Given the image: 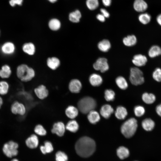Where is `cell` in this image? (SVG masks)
Listing matches in <instances>:
<instances>
[{
	"instance_id": "46",
	"label": "cell",
	"mask_w": 161,
	"mask_h": 161,
	"mask_svg": "<svg viewBox=\"0 0 161 161\" xmlns=\"http://www.w3.org/2000/svg\"><path fill=\"white\" fill-rule=\"evenodd\" d=\"M156 111L157 114L161 117V104L157 106Z\"/></svg>"
},
{
	"instance_id": "17",
	"label": "cell",
	"mask_w": 161,
	"mask_h": 161,
	"mask_svg": "<svg viewBox=\"0 0 161 161\" xmlns=\"http://www.w3.org/2000/svg\"><path fill=\"white\" fill-rule=\"evenodd\" d=\"M115 115L118 119L123 120L124 119L128 114L126 109L122 106H117L115 112Z\"/></svg>"
},
{
	"instance_id": "42",
	"label": "cell",
	"mask_w": 161,
	"mask_h": 161,
	"mask_svg": "<svg viewBox=\"0 0 161 161\" xmlns=\"http://www.w3.org/2000/svg\"><path fill=\"white\" fill-rule=\"evenodd\" d=\"M152 77L157 82L161 81V69L156 68L152 74Z\"/></svg>"
},
{
	"instance_id": "15",
	"label": "cell",
	"mask_w": 161,
	"mask_h": 161,
	"mask_svg": "<svg viewBox=\"0 0 161 161\" xmlns=\"http://www.w3.org/2000/svg\"><path fill=\"white\" fill-rule=\"evenodd\" d=\"M89 81L90 84L94 86H98L102 83L103 80L101 76L96 73H93L90 75L89 78Z\"/></svg>"
},
{
	"instance_id": "23",
	"label": "cell",
	"mask_w": 161,
	"mask_h": 161,
	"mask_svg": "<svg viewBox=\"0 0 161 161\" xmlns=\"http://www.w3.org/2000/svg\"><path fill=\"white\" fill-rule=\"evenodd\" d=\"M117 154L121 159H124L128 157L129 155V151L126 147L121 146L117 150Z\"/></svg>"
},
{
	"instance_id": "36",
	"label": "cell",
	"mask_w": 161,
	"mask_h": 161,
	"mask_svg": "<svg viewBox=\"0 0 161 161\" xmlns=\"http://www.w3.org/2000/svg\"><path fill=\"white\" fill-rule=\"evenodd\" d=\"M9 85L8 83L5 81L0 82V95H3L7 94L9 91Z\"/></svg>"
},
{
	"instance_id": "6",
	"label": "cell",
	"mask_w": 161,
	"mask_h": 161,
	"mask_svg": "<svg viewBox=\"0 0 161 161\" xmlns=\"http://www.w3.org/2000/svg\"><path fill=\"white\" fill-rule=\"evenodd\" d=\"M18 144L13 141H10L5 143L3 147L4 154L7 157L11 158L18 154Z\"/></svg>"
},
{
	"instance_id": "44",
	"label": "cell",
	"mask_w": 161,
	"mask_h": 161,
	"mask_svg": "<svg viewBox=\"0 0 161 161\" xmlns=\"http://www.w3.org/2000/svg\"><path fill=\"white\" fill-rule=\"evenodd\" d=\"M101 14L104 16L106 18H109V16L110 14L108 11L105 9L101 8L100 10Z\"/></svg>"
},
{
	"instance_id": "27",
	"label": "cell",
	"mask_w": 161,
	"mask_h": 161,
	"mask_svg": "<svg viewBox=\"0 0 161 161\" xmlns=\"http://www.w3.org/2000/svg\"><path fill=\"white\" fill-rule=\"evenodd\" d=\"M66 129L69 131L75 133L77 131L79 128L78 123L75 120L69 121L65 126Z\"/></svg>"
},
{
	"instance_id": "48",
	"label": "cell",
	"mask_w": 161,
	"mask_h": 161,
	"mask_svg": "<svg viewBox=\"0 0 161 161\" xmlns=\"http://www.w3.org/2000/svg\"><path fill=\"white\" fill-rule=\"evenodd\" d=\"M156 20L157 23L161 26V14L157 16L156 18Z\"/></svg>"
},
{
	"instance_id": "21",
	"label": "cell",
	"mask_w": 161,
	"mask_h": 161,
	"mask_svg": "<svg viewBox=\"0 0 161 161\" xmlns=\"http://www.w3.org/2000/svg\"><path fill=\"white\" fill-rule=\"evenodd\" d=\"M143 128L145 131H150L152 130L155 126V123L153 120L150 118H146L142 122Z\"/></svg>"
},
{
	"instance_id": "32",
	"label": "cell",
	"mask_w": 161,
	"mask_h": 161,
	"mask_svg": "<svg viewBox=\"0 0 161 161\" xmlns=\"http://www.w3.org/2000/svg\"><path fill=\"white\" fill-rule=\"evenodd\" d=\"M23 51L30 55H33L35 51V48L34 45L31 43L24 44L22 47Z\"/></svg>"
},
{
	"instance_id": "2",
	"label": "cell",
	"mask_w": 161,
	"mask_h": 161,
	"mask_svg": "<svg viewBox=\"0 0 161 161\" xmlns=\"http://www.w3.org/2000/svg\"><path fill=\"white\" fill-rule=\"evenodd\" d=\"M138 126L137 122L134 118H130L122 125L120 131L125 137L129 138L135 133Z\"/></svg>"
},
{
	"instance_id": "25",
	"label": "cell",
	"mask_w": 161,
	"mask_h": 161,
	"mask_svg": "<svg viewBox=\"0 0 161 161\" xmlns=\"http://www.w3.org/2000/svg\"><path fill=\"white\" fill-rule=\"evenodd\" d=\"M48 66L52 70L56 69L60 64V61L59 59L55 57L49 58L47 61Z\"/></svg>"
},
{
	"instance_id": "47",
	"label": "cell",
	"mask_w": 161,
	"mask_h": 161,
	"mask_svg": "<svg viewBox=\"0 0 161 161\" xmlns=\"http://www.w3.org/2000/svg\"><path fill=\"white\" fill-rule=\"evenodd\" d=\"M103 4L106 7L109 6L111 3V0H102Z\"/></svg>"
},
{
	"instance_id": "4",
	"label": "cell",
	"mask_w": 161,
	"mask_h": 161,
	"mask_svg": "<svg viewBox=\"0 0 161 161\" xmlns=\"http://www.w3.org/2000/svg\"><path fill=\"white\" fill-rule=\"evenodd\" d=\"M16 74L17 77L24 82L30 81L35 75V72L33 69L24 64H21L18 67Z\"/></svg>"
},
{
	"instance_id": "39",
	"label": "cell",
	"mask_w": 161,
	"mask_h": 161,
	"mask_svg": "<svg viewBox=\"0 0 161 161\" xmlns=\"http://www.w3.org/2000/svg\"><path fill=\"white\" fill-rule=\"evenodd\" d=\"M134 111L135 115L137 117H141L145 113V109L144 107L140 105L135 106Z\"/></svg>"
},
{
	"instance_id": "31",
	"label": "cell",
	"mask_w": 161,
	"mask_h": 161,
	"mask_svg": "<svg viewBox=\"0 0 161 161\" xmlns=\"http://www.w3.org/2000/svg\"><path fill=\"white\" fill-rule=\"evenodd\" d=\"M11 71L10 66L7 65L3 66L0 70V77L2 78H7L10 77Z\"/></svg>"
},
{
	"instance_id": "30",
	"label": "cell",
	"mask_w": 161,
	"mask_h": 161,
	"mask_svg": "<svg viewBox=\"0 0 161 161\" xmlns=\"http://www.w3.org/2000/svg\"><path fill=\"white\" fill-rule=\"evenodd\" d=\"M81 17V14L80 11L76 10L69 13V19L71 21L76 23L79 22Z\"/></svg>"
},
{
	"instance_id": "20",
	"label": "cell",
	"mask_w": 161,
	"mask_h": 161,
	"mask_svg": "<svg viewBox=\"0 0 161 161\" xmlns=\"http://www.w3.org/2000/svg\"><path fill=\"white\" fill-rule=\"evenodd\" d=\"M65 114L69 118L73 119L78 115V109L74 106H69L65 110Z\"/></svg>"
},
{
	"instance_id": "12",
	"label": "cell",
	"mask_w": 161,
	"mask_h": 161,
	"mask_svg": "<svg viewBox=\"0 0 161 161\" xmlns=\"http://www.w3.org/2000/svg\"><path fill=\"white\" fill-rule=\"evenodd\" d=\"M114 112L113 108L110 105L108 104H106L102 106L100 111L101 115L106 119L110 117Z\"/></svg>"
},
{
	"instance_id": "1",
	"label": "cell",
	"mask_w": 161,
	"mask_h": 161,
	"mask_svg": "<svg viewBox=\"0 0 161 161\" xmlns=\"http://www.w3.org/2000/svg\"><path fill=\"white\" fill-rule=\"evenodd\" d=\"M75 148L77 154L83 157H87L92 155L96 149L95 141L91 138L84 136L76 142Z\"/></svg>"
},
{
	"instance_id": "18",
	"label": "cell",
	"mask_w": 161,
	"mask_h": 161,
	"mask_svg": "<svg viewBox=\"0 0 161 161\" xmlns=\"http://www.w3.org/2000/svg\"><path fill=\"white\" fill-rule=\"evenodd\" d=\"M87 117L89 122L93 124H96L100 120L99 114L97 111L94 110L88 113Z\"/></svg>"
},
{
	"instance_id": "35",
	"label": "cell",
	"mask_w": 161,
	"mask_h": 161,
	"mask_svg": "<svg viewBox=\"0 0 161 161\" xmlns=\"http://www.w3.org/2000/svg\"><path fill=\"white\" fill-rule=\"evenodd\" d=\"M151 19V15L147 13H141L138 16L139 21L143 24L148 23L150 21Z\"/></svg>"
},
{
	"instance_id": "26",
	"label": "cell",
	"mask_w": 161,
	"mask_h": 161,
	"mask_svg": "<svg viewBox=\"0 0 161 161\" xmlns=\"http://www.w3.org/2000/svg\"><path fill=\"white\" fill-rule=\"evenodd\" d=\"M161 55V48L158 45L152 46L148 51V55L149 57L154 58Z\"/></svg>"
},
{
	"instance_id": "19",
	"label": "cell",
	"mask_w": 161,
	"mask_h": 161,
	"mask_svg": "<svg viewBox=\"0 0 161 161\" xmlns=\"http://www.w3.org/2000/svg\"><path fill=\"white\" fill-rule=\"evenodd\" d=\"M15 49V47L14 44L10 42L5 43L1 47V51L2 53L6 55L13 53Z\"/></svg>"
},
{
	"instance_id": "10",
	"label": "cell",
	"mask_w": 161,
	"mask_h": 161,
	"mask_svg": "<svg viewBox=\"0 0 161 161\" xmlns=\"http://www.w3.org/2000/svg\"><path fill=\"white\" fill-rule=\"evenodd\" d=\"M147 61L146 57L141 54H138L134 56L132 60L133 64L137 67L145 66Z\"/></svg>"
},
{
	"instance_id": "13",
	"label": "cell",
	"mask_w": 161,
	"mask_h": 161,
	"mask_svg": "<svg viewBox=\"0 0 161 161\" xmlns=\"http://www.w3.org/2000/svg\"><path fill=\"white\" fill-rule=\"evenodd\" d=\"M34 92L36 96L39 99H43L48 95V91L46 86L41 85L34 89Z\"/></svg>"
},
{
	"instance_id": "8",
	"label": "cell",
	"mask_w": 161,
	"mask_h": 161,
	"mask_svg": "<svg viewBox=\"0 0 161 161\" xmlns=\"http://www.w3.org/2000/svg\"><path fill=\"white\" fill-rule=\"evenodd\" d=\"M94 68L97 71L103 73L107 71L109 66L107 59L104 58H100L97 59L93 65Z\"/></svg>"
},
{
	"instance_id": "40",
	"label": "cell",
	"mask_w": 161,
	"mask_h": 161,
	"mask_svg": "<svg viewBox=\"0 0 161 161\" xmlns=\"http://www.w3.org/2000/svg\"><path fill=\"white\" fill-rule=\"evenodd\" d=\"M34 130L35 133L40 136H44L47 134L46 130L41 124H38L36 126Z\"/></svg>"
},
{
	"instance_id": "16",
	"label": "cell",
	"mask_w": 161,
	"mask_h": 161,
	"mask_svg": "<svg viewBox=\"0 0 161 161\" xmlns=\"http://www.w3.org/2000/svg\"><path fill=\"white\" fill-rule=\"evenodd\" d=\"M25 143L27 146L30 148H36L38 144V140L37 136L34 134L31 135L26 140Z\"/></svg>"
},
{
	"instance_id": "45",
	"label": "cell",
	"mask_w": 161,
	"mask_h": 161,
	"mask_svg": "<svg viewBox=\"0 0 161 161\" xmlns=\"http://www.w3.org/2000/svg\"><path fill=\"white\" fill-rule=\"evenodd\" d=\"M96 18L98 20L101 22H103L105 20V18L102 14H98L96 16Z\"/></svg>"
},
{
	"instance_id": "37",
	"label": "cell",
	"mask_w": 161,
	"mask_h": 161,
	"mask_svg": "<svg viewBox=\"0 0 161 161\" xmlns=\"http://www.w3.org/2000/svg\"><path fill=\"white\" fill-rule=\"evenodd\" d=\"M104 98L107 101H112L115 99V93L112 89H107L104 92Z\"/></svg>"
},
{
	"instance_id": "5",
	"label": "cell",
	"mask_w": 161,
	"mask_h": 161,
	"mask_svg": "<svg viewBox=\"0 0 161 161\" xmlns=\"http://www.w3.org/2000/svg\"><path fill=\"white\" fill-rule=\"evenodd\" d=\"M129 79L131 83L135 86L141 85L144 82L142 71L136 67L131 68Z\"/></svg>"
},
{
	"instance_id": "50",
	"label": "cell",
	"mask_w": 161,
	"mask_h": 161,
	"mask_svg": "<svg viewBox=\"0 0 161 161\" xmlns=\"http://www.w3.org/2000/svg\"><path fill=\"white\" fill-rule=\"evenodd\" d=\"M49 2L51 3H54L57 1V0H47Z\"/></svg>"
},
{
	"instance_id": "3",
	"label": "cell",
	"mask_w": 161,
	"mask_h": 161,
	"mask_svg": "<svg viewBox=\"0 0 161 161\" xmlns=\"http://www.w3.org/2000/svg\"><path fill=\"white\" fill-rule=\"evenodd\" d=\"M96 106V100L93 98L89 96L82 98L78 103L79 110L84 114L88 113L90 111L94 110Z\"/></svg>"
},
{
	"instance_id": "28",
	"label": "cell",
	"mask_w": 161,
	"mask_h": 161,
	"mask_svg": "<svg viewBox=\"0 0 161 161\" xmlns=\"http://www.w3.org/2000/svg\"><path fill=\"white\" fill-rule=\"evenodd\" d=\"M142 98L143 101L147 104H152L156 100V97L154 95L147 92L144 93L142 95Z\"/></svg>"
},
{
	"instance_id": "38",
	"label": "cell",
	"mask_w": 161,
	"mask_h": 161,
	"mask_svg": "<svg viewBox=\"0 0 161 161\" xmlns=\"http://www.w3.org/2000/svg\"><path fill=\"white\" fill-rule=\"evenodd\" d=\"M98 0H86V4L88 8L91 10L96 9L99 6Z\"/></svg>"
},
{
	"instance_id": "9",
	"label": "cell",
	"mask_w": 161,
	"mask_h": 161,
	"mask_svg": "<svg viewBox=\"0 0 161 161\" xmlns=\"http://www.w3.org/2000/svg\"><path fill=\"white\" fill-rule=\"evenodd\" d=\"M65 129V126L63 123L59 121L54 123L51 132L61 137L64 134Z\"/></svg>"
},
{
	"instance_id": "33",
	"label": "cell",
	"mask_w": 161,
	"mask_h": 161,
	"mask_svg": "<svg viewBox=\"0 0 161 161\" xmlns=\"http://www.w3.org/2000/svg\"><path fill=\"white\" fill-rule=\"evenodd\" d=\"M40 149L43 154H45L52 152L53 151V148L51 143L47 141L44 142V145L40 146Z\"/></svg>"
},
{
	"instance_id": "11",
	"label": "cell",
	"mask_w": 161,
	"mask_h": 161,
	"mask_svg": "<svg viewBox=\"0 0 161 161\" xmlns=\"http://www.w3.org/2000/svg\"><path fill=\"white\" fill-rule=\"evenodd\" d=\"M82 87L80 81L77 79L71 80L69 85L70 91L73 93H78L80 91Z\"/></svg>"
},
{
	"instance_id": "49",
	"label": "cell",
	"mask_w": 161,
	"mask_h": 161,
	"mask_svg": "<svg viewBox=\"0 0 161 161\" xmlns=\"http://www.w3.org/2000/svg\"><path fill=\"white\" fill-rule=\"evenodd\" d=\"M3 104V100L2 97L0 96V108Z\"/></svg>"
},
{
	"instance_id": "29",
	"label": "cell",
	"mask_w": 161,
	"mask_h": 161,
	"mask_svg": "<svg viewBox=\"0 0 161 161\" xmlns=\"http://www.w3.org/2000/svg\"><path fill=\"white\" fill-rule=\"evenodd\" d=\"M115 82L117 86L121 89L125 90L128 87V83L125 78L119 76L115 79Z\"/></svg>"
},
{
	"instance_id": "22",
	"label": "cell",
	"mask_w": 161,
	"mask_h": 161,
	"mask_svg": "<svg viewBox=\"0 0 161 161\" xmlns=\"http://www.w3.org/2000/svg\"><path fill=\"white\" fill-rule=\"evenodd\" d=\"M97 47L100 51L106 52H108L111 48V44L108 40L104 39L98 43Z\"/></svg>"
},
{
	"instance_id": "51",
	"label": "cell",
	"mask_w": 161,
	"mask_h": 161,
	"mask_svg": "<svg viewBox=\"0 0 161 161\" xmlns=\"http://www.w3.org/2000/svg\"><path fill=\"white\" fill-rule=\"evenodd\" d=\"M11 161H19V160L16 158H14Z\"/></svg>"
},
{
	"instance_id": "7",
	"label": "cell",
	"mask_w": 161,
	"mask_h": 161,
	"mask_svg": "<svg viewBox=\"0 0 161 161\" xmlns=\"http://www.w3.org/2000/svg\"><path fill=\"white\" fill-rule=\"evenodd\" d=\"M11 111L15 114L24 115L26 113V107L23 103L18 101L14 102L11 107Z\"/></svg>"
},
{
	"instance_id": "34",
	"label": "cell",
	"mask_w": 161,
	"mask_h": 161,
	"mask_svg": "<svg viewBox=\"0 0 161 161\" xmlns=\"http://www.w3.org/2000/svg\"><path fill=\"white\" fill-rule=\"evenodd\" d=\"M48 25L49 28L52 30L56 31L59 30L61 26L60 21L56 18H52L49 22Z\"/></svg>"
},
{
	"instance_id": "14",
	"label": "cell",
	"mask_w": 161,
	"mask_h": 161,
	"mask_svg": "<svg viewBox=\"0 0 161 161\" xmlns=\"http://www.w3.org/2000/svg\"><path fill=\"white\" fill-rule=\"evenodd\" d=\"M134 10L139 12H143L148 8L147 3L144 0H135L133 4Z\"/></svg>"
},
{
	"instance_id": "41",
	"label": "cell",
	"mask_w": 161,
	"mask_h": 161,
	"mask_svg": "<svg viewBox=\"0 0 161 161\" xmlns=\"http://www.w3.org/2000/svg\"><path fill=\"white\" fill-rule=\"evenodd\" d=\"M68 159L67 155L63 152L59 151L56 154V161H67Z\"/></svg>"
},
{
	"instance_id": "24",
	"label": "cell",
	"mask_w": 161,
	"mask_h": 161,
	"mask_svg": "<svg viewBox=\"0 0 161 161\" xmlns=\"http://www.w3.org/2000/svg\"><path fill=\"white\" fill-rule=\"evenodd\" d=\"M123 41L125 46L131 47L136 44L137 42V39L134 35H129L123 38Z\"/></svg>"
},
{
	"instance_id": "43",
	"label": "cell",
	"mask_w": 161,
	"mask_h": 161,
	"mask_svg": "<svg viewBox=\"0 0 161 161\" xmlns=\"http://www.w3.org/2000/svg\"><path fill=\"white\" fill-rule=\"evenodd\" d=\"M23 0H10L9 3L10 5L13 7L16 4L21 5L23 2Z\"/></svg>"
}]
</instances>
